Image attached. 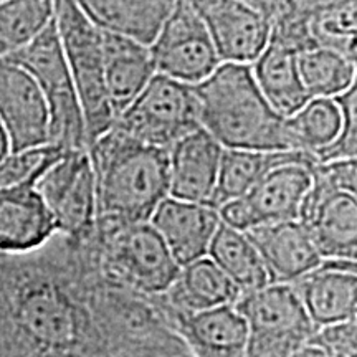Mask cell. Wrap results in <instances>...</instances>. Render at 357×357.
I'll use <instances>...</instances> for the list:
<instances>
[{
	"label": "cell",
	"instance_id": "6da1fadb",
	"mask_svg": "<svg viewBox=\"0 0 357 357\" xmlns=\"http://www.w3.org/2000/svg\"><path fill=\"white\" fill-rule=\"evenodd\" d=\"M86 240L0 253V357H109L88 305Z\"/></svg>",
	"mask_w": 357,
	"mask_h": 357
},
{
	"label": "cell",
	"instance_id": "7a4b0ae2",
	"mask_svg": "<svg viewBox=\"0 0 357 357\" xmlns=\"http://www.w3.org/2000/svg\"><path fill=\"white\" fill-rule=\"evenodd\" d=\"M95 174L96 218L149 222L169 197V151L113 126L88 146Z\"/></svg>",
	"mask_w": 357,
	"mask_h": 357
},
{
	"label": "cell",
	"instance_id": "3957f363",
	"mask_svg": "<svg viewBox=\"0 0 357 357\" xmlns=\"http://www.w3.org/2000/svg\"><path fill=\"white\" fill-rule=\"evenodd\" d=\"M200 126L225 149L293 151L283 116L271 108L253 77L252 65L220 63L194 84Z\"/></svg>",
	"mask_w": 357,
	"mask_h": 357
},
{
	"label": "cell",
	"instance_id": "277c9868",
	"mask_svg": "<svg viewBox=\"0 0 357 357\" xmlns=\"http://www.w3.org/2000/svg\"><path fill=\"white\" fill-rule=\"evenodd\" d=\"M89 257L88 305L109 357L189 356L182 339L169 326L158 294L134 291L106 280L91 248Z\"/></svg>",
	"mask_w": 357,
	"mask_h": 357
},
{
	"label": "cell",
	"instance_id": "5b68a950",
	"mask_svg": "<svg viewBox=\"0 0 357 357\" xmlns=\"http://www.w3.org/2000/svg\"><path fill=\"white\" fill-rule=\"evenodd\" d=\"M88 243L100 273L134 291L164 293L181 270L149 222L96 218Z\"/></svg>",
	"mask_w": 357,
	"mask_h": 357
},
{
	"label": "cell",
	"instance_id": "8992f818",
	"mask_svg": "<svg viewBox=\"0 0 357 357\" xmlns=\"http://www.w3.org/2000/svg\"><path fill=\"white\" fill-rule=\"evenodd\" d=\"M55 25L82 106L88 149L116 121L105 83L101 30L88 20L75 0H56Z\"/></svg>",
	"mask_w": 357,
	"mask_h": 357
},
{
	"label": "cell",
	"instance_id": "52a82bcc",
	"mask_svg": "<svg viewBox=\"0 0 357 357\" xmlns=\"http://www.w3.org/2000/svg\"><path fill=\"white\" fill-rule=\"evenodd\" d=\"M7 58L24 66L40 86L48 109V144L63 153L86 151L82 106L55 20L32 43Z\"/></svg>",
	"mask_w": 357,
	"mask_h": 357
},
{
	"label": "cell",
	"instance_id": "ba28073f",
	"mask_svg": "<svg viewBox=\"0 0 357 357\" xmlns=\"http://www.w3.org/2000/svg\"><path fill=\"white\" fill-rule=\"evenodd\" d=\"M234 306L248 328L245 357H289L316 331L291 284L271 283L242 294Z\"/></svg>",
	"mask_w": 357,
	"mask_h": 357
},
{
	"label": "cell",
	"instance_id": "9c48e42d",
	"mask_svg": "<svg viewBox=\"0 0 357 357\" xmlns=\"http://www.w3.org/2000/svg\"><path fill=\"white\" fill-rule=\"evenodd\" d=\"M114 126L146 144L169 149L200 128L194 84L155 73Z\"/></svg>",
	"mask_w": 357,
	"mask_h": 357
},
{
	"label": "cell",
	"instance_id": "30bf717a",
	"mask_svg": "<svg viewBox=\"0 0 357 357\" xmlns=\"http://www.w3.org/2000/svg\"><path fill=\"white\" fill-rule=\"evenodd\" d=\"M35 189L52 213L56 234L75 242H83L93 235L96 190L88 151L65 153L40 176Z\"/></svg>",
	"mask_w": 357,
	"mask_h": 357
},
{
	"label": "cell",
	"instance_id": "8fae6325",
	"mask_svg": "<svg viewBox=\"0 0 357 357\" xmlns=\"http://www.w3.org/2000/svg\"><path fill=\"white\" fill-rule=\"evenodd\" d=\"M149 50L155 73L189 84L204 82L222 63L204 22L187 0H176Z\"/></svg>",
	"mask_w": 357,
	"mask_h": 357
},
{
	"label": "cell",
	"instance_id": "7c38bea8",
	"mask_svg": "<svg viewBox=\"0 0 357 357\" xmlns=\"http://www.w3.org/2000/svg\"><path fill=\"white\" fill-rule=\"evenodd\" d=\"M311 185L307 166L288 164L266 174L242 197L218 208L220 222L247 231L260 225L296 220L303 197Z\"/></svg>",
	"mask_w": 357,
	"mask_h": 357
},
{
	"label": "cell",
	"instance_id": "4fadbf2b",
	"mask_svg": "<svg viewBox=\"0 0 357 357\" xmlns=\"http://www.w3.org/2000/svg\"><path fill=\"white\" fill-rule=\"evenodd\" d=\"M296 220L323 260L357 258L356 194L339 190L311 172V185L303 197Z\"/></svg>",
	"mask_w": 357,
	"mask_h": 357
},
{
	"label": "cell",
	"instance_id": "5bb4252c",
	"mask_svg": "<svg viewBox=\"0 0 357 357\" xmlns=\"http://www.w3.org/2000/svg\"><path fill=\"white\" fill-rule=\"evenodd\" d=\"M204 22L222 63L252 65L270 38L266 17L240 0H187Z\"/></svg>",
	"mask_w": 357,
	"mask_h": 357
},
{
	"label": "cell",
	"instance_id": "9a60e30c",
	"mask_svg": "<svg viewBox=\"0 0 357 357\" xmlns=\"http://www.w3.org/2000/svg\"><path fill=\"white\" fill-rule=\"evenodd\" d=\"M0 123L10 153L48 144V109L32 75L10 58L0 56Z\"/></svg>",
	"mask_w": 357,
	"mask_h": 357
},
{
	"label": "cell",
	"instance_id": "2e32d148",
	"mask_svg": "<svg viewBox=\"0 0 357 357\" xmlns=\"http://www.w3.org/2000/svg\"><path fill=\"white\" fill-rule=\"evenodd\" d=\"M169 326L182 339L190 357H245L248 328L234 305L199 312L172 310L158 294Z\"/></svg>",
	"mask_w": 357,
	"mask_h": 357
},
{
	"label": "cell",
	"instance_id": "e0dca14e",
	"mask_svg": "<svg viewBox=\"0 0 357 357\" xmlns=\"http://www.w3.org/2000/svg\"><path fill=\"white\" fill-rule=\"evenodd\" d=\"M312 324L341 323L357 318V261L326 258L293 283Z\"/></svg>",
	"mask_w": 357,
	"mask_h": 357
},
{
	"label": "cell",
	"instance_id": "ac0fdd59",
	"mask_svg": "<svg viewBox=\"0 0 357 357\" xmlns=\"http://www.w3.org/2000/svg\"><path fill=\"white\" fill-rule=\"evenodd\" d=\"M167 151L169 197L208 205L223 153L220 142L200 126Z\"/></svg>",
	"mask_w": 357,
	"mask_h": 357
},
{
	"label": "cell",
	"instance_id": "d6986e66",
	"mask_svg": "<svg viewBox=\"0 0 357 357\" xmlns=\"http://www.w3.org/2000/svg\"><path fill=\"white\" fill-rule=\"evenodd\" d=\"M149 223L164 240L178 266L207 257L213 235L220 225L218 211L207 204L166 197Z\"/></svg>",
	"mask_w": 357,
	"mask_h": 357
},
{
	"label": "cell",
	"instance_id": "ffe728a7",
	"mask_svg": "<svg viewBox=\"0 0 357 357\" xmlns=\"http://www.w3.org/2000/svg\"><path fill=\"white\" fill-rule=\"evenodd\" d=\"M55 234L52 213L33 184L0 189V253H29Z\"/></svg>",
	"mask_w": 357,
	"mask_h": 357
},
{
	"label": "cell",
	"instance_id": "44dd1931",
	"mask_svg": "<svg viewBox=\"0 0 357 357\" xmlns=\"http://www.w3.org/2000/svg\"><path fill=\"white\" fill-rule=\"evenodd\" d=\"M243 234L257 248L270 283H293L323 261L298 220L260 225Z\"/></svg>",
	"mask_w": 357,
	"mask_h": 357
},
{
	"label": "cell",
	"instance_id": "7402d4cb",
	"mask_svg": "<svg viewBox=\"0 0 357 357\" xmlns=\"http://www.w3.org/2000/svg\"><path fill=\"white\" fill-rule=\"evenodd\" d=\"M101 47L106 91L118 118L155 75L154 61L147 45L106 30H101Z\"/></svg>",
	"mask_w": 357,
	"mask_h": 357
},
{
	"label": "cell",
	"instance_id": "603a6c76",
	"mask_svg": "<svg viewBox=\"0 0 357 357\" xmlns=\"http://www.w3.org/2000/svg\"><path fill=\"white\" fill-rule=\"evenodd\" d=\"M288 164L311 167L314 160L301 151H250L223 147L215 190L208 205L218 211L223 204L247 194L273 169Z\"/></svg>",
	"mask_w": 357,
	"mask_h": 357
},
{
	"label": "cell",
	"instance_id": "cb8c5ba5",
	"mask_svg": "<svg viewBox=\"0 0 357 357\" xmlns=\"http://www.w3.org/2000/svg\"><path fill=\"white\" fill-rule=\"evenodd\" d=\"M89 22L149 47L176 0H75Z\"/></svg>",
	"mask_w": 357,
	"mask_h": 357
},
{
	"label": "cell",
	"instance_id": "d4e9b609",
	"mask_svg": "<svg viewBox=\"0 0 357 357\" xmlns=\"http://www.w3.org/2000/svg\"><path fill=\"white\" fill-rule=\"evenodd\" d=\"M160 294L172 310L181 312L235 305L242 296L234 281L208 257L181 266L174 283Z\"/></svg>",
	"mask_w": 357,
	"mask_h": 357
},
{
	"label": "cell",
	"instance_id": "484cf974",
	"mask_svg": "<svg viewBox=\"0 0 357 357\" xmlns=\"http://www.w3.org/2000/svg\"><path fill=\"white\" fill-rule=\"evenodd\" d=\"M252 65L263 96L283 118L294 114L311 100L298 71V53L268 42Z\"/></svg>",
	"mask_w": 357,
	"mask_h": 357
},
{
	"label": "cell",
	"instance_id": "4316f807",
	"mask_svg": "<svg viewBox=\"0 0 357 357\" xmlns=\"http://www.w3.org/2000/svg\"><path fill=\"white\" fill-rule=\"evenodd\" d=\"M207 255L234 281L242 294L271 284L266 268L248 236L225 223L220 222L218 225Z\"/></svg>",
	"mask_w": 357,
	"mask_h": 357
},
{
	"label": "cell",
	"instance_id": "83f0119b",
	"mask_svg": "<svg viewBox=\"0 0 357 357\" xmlns=\"http://www.w3.org/2000/svg\"><path fill=\"white\" fill-rule=\"evenodd\" d=\"M284 124L293 151H301L312 158L336 139L342 116L334 98H311L301 109L288 116Z\"/></svg>",
	"mask_w": 357,
	"mask_h": 357
},
{
	"label": "cell",
	"instance_id": "f1b7e54d",
	"mask_svg": "<svg viewBox=\"0 0 357 357\" xmlns=\"http://www.w3.org/2000/svg\"><path fill=\"white\" fill-rule=\"evenodd\" d=\"M298 71L310 98H334L357 83V61L323 47L301 52Z\"/></svg>",
	"mask_w": 357,
	"mask_h": 357
},
{
	"label": "cell",
	"instance_id": "f546056e",
	"mask_svg": "<svg viewBox=\"0 0 357 357\" xmlns=\"http://www.w3.org/2000/svg\"><path fill=\"white\" fill-rule=\"evenodd\" d=\"M56 0L0 2V56H10L32 43L55 20Z\"/></svg>",
	"mask_w": 357,
	"mask_h": 357
},
{
	"label": "cell",
	"instance_id": "4dcf8cb0",
	"mask_svg": "<svg viewBox=\"0 0 357 357\" xmlns=\"http://www.w3.org/2000/svg\"><path fill=\"white\" fill-rule=\"evenodd\" d=\"M307 29L314 47H323L357 61V0H342L307 13Z\"/></svg>",
	"mask_w": 357,
	"mask_h": 357
},
{
	"label": "cell",
	"instance_id": "1f68e13d",
	"mask_svg": "<svg viewBox=\"0 0 357 357\" xmlns=\"http://www.w3.org/2000/svg\"><path fill=\"white\" fill-rule=\"evenodd\" d=\"M63 154V151L52 144L10 153L0 160V189L25 184L35 185L40 176Z\"/></svg>",
	"mask_w": 357,
	"mask_h": 357
},
{
	"label": "cell",
	"instance_id": "d6a6232c",
	"mask_svg": "<svg viewBox=\"0 0 357 357\" xmlns=\"http://www.w3.org/2000/svg\"><path fill=\"white\" fill-rule=\"evenodd\" d=\"M334 100L341 109V131L331 144L312 155L314 162L357 158V83L341 95L334 96Z\"/></svg>",
	"mask_w": 357,
	"mask_h": 357
},
{
	"label": "cell",
	"instance_id": "836d02e7",
	"mask_svg": "<svg viewBox=\"0 0 357 357\" xmlns=\"http://www.w3.org/2000/svg\"><path fill=\"white\" fill-rule=\"evenodd\" d=\"M307 344L329 357H357V318L316 328Z\"/></svg>",
	"mask_w": 357,
	"mask_h": 357
},
{
	"label": "cell",
	"instance_id": "e575fe53",
	"mask_svg": "<svg viewBox=\"0 0 357 357\" xmlns=\"http://www.w3.org/2000/svg\"><path fill=\"white\" fill-rule=\"evenodd\" d=\"M311 172L318 174L339 190L357 194V159H337L329 162H314Z\"/></svg>",
	"mask_w": 357,
	"mask_h": 357
},
{
	"label": "cell",
	"instance_id": "d590c367",
	"mask_svg": "<svg viewBox=\"0 0 357 357\" xmlns=\"http://www.w3.org/2000/svg\"><path fill=\"white\" fill-rule=\"evenodd\" d=\"M240 2L247 3V6L255 8V10L260 12L263 17H266L271 24V20H273L275 17L283 10L287 0H240Z\"/></svg>",
	"mask_w": 357,
	"mask_h": 357
},
{
	"label": "cell",
	"instance_id": "8d00e7d4",
	"mask_svg": "<svg viewBox=\"0 0 357 357\" xmlns=\"http://www.w3.org/2000/svg\"><path fill=\"white\" fill-rule=\"evenodd\" d=\"M342 2V0H287L289 7H293L294 10L303 12V13H311L319 8L333 6V3Z\"/></svg>",
	"mask_w": 357,
	"mask_h": 357
},
{
	"label": "cell",
	"instance_id": "74e56055",
	"mask_svg": "<svg viewBox=\"0 0 357 357\" xmlns=\"http://www.w3.org/2000/svg\"><path fill=\"white\" fill-rule=\"evenodd\" d=\"M289 357H329L326 352H323L319 347L312 344H305L301 346L300 349H296Z\"/></svg>",
	"mask_w": 357,
	"mask_h": 357
},
{
	"label": "cell",
	"instance_id": "f35d334b",
	"mask_svg": "<svg viewBox=\"0 0 357 357\" xmlns=\"http://www.w3.org/2000/svg\"><path fill=\"white\" fill-rule=\"evenodd\" d=\"M10 154V142H8V136L3 129L2 123H0V160Z\"/></svg>",
	"mask_w": 357,
	"mask_h": 357
},
{
	"label": "cell",
	"instance_id": "ab89813d",
	"mask_svg": "<svg viewBox=\"0 0 357 357\" xmlns=\"http://www.w3.org/2000/svg\"><path fill=\"white\" fill-rule=\"evenodd\" d=\"M0 2H3V0H0Z\"/></svg>",
	"mask_w": 357,
	"mask_h": 357
},
{
	"label": "cell",
	"instance_id": "60d3db41",
	"mask_svg": "<svg viewBox=\"0 0 357 357\" xmlns=\"http://www.w3.org/2000/svg\"><path fill=\"white\" fill-rule=\"evenodd\" d=\"M185 357H190V356H185Z\"/></svg>",
	"mask_w": 357,
	"mask_h": 357
}]
</instances>
